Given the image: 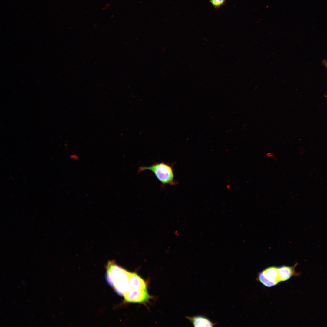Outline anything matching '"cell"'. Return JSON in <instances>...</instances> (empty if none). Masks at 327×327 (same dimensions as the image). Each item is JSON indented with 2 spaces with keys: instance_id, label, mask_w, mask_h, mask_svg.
I'll return each mask as SVG.
<instances>
[{
  "instance_id": "277c9868",
  "label": "cell",
  "mask_w": 327,
  "mask_h": 327,
  "mask_svg": "<svg viewBox=\"0 0 327 327\" xmlns=\"http://www.w3.org/2000/svg\"><path fill=\"white\" fill-rule=\"evenodd\" d=\"M186 318L195 327H213L216 325L208 318L202 316H187Z\"/></svg>"
},
{
  "instance_id": "6da1fadb",
  "label": "cell",
  "mask_w": 327,
  "mask_h": 327,
  "mask_svg": "<svg viewBox=\"0 0 327 327\" xmlns=\"http://www.w3.org/2000/svg\"><path fill=\"white\" fill-rule=\"evenodd\" d=\"M106 279L109 284L119 295L124 296L130 289V272L109 261L106 266Z\"/></svg>"
},
{
  "instance_id": "5b68a950",
  "label": "cell",
  "mask_w": 327,
  "mask_h": 327,
  "mask_svg": "<svg viewBox=\"0 0 327 327\" xmlns=\"http://www.w3.org/2000/svg\"><path fill=\"white\" fill-rule=\"evenodd\" d=\"M295 265L292 267L283 266L278 267V272L280 281H286L293 276L296 275Z\"/></svg>"
},
{
  "instance_id": "3957f363",
  "label": "cell",
  "mask_w": 327,
  "mask_h": 327,
  "mask_svg": "<svg viewBox=\"0 0 327 327\" xmlns=\"http://www.w3.org/2000/svg\"><path fill=\"white\" fill-rule=\"evenodd\" d=\"M259 281L264 286L271 287L274 286L280 281L278 272V267H269L259 273Z\"/></svg>"
},
{
  "instance_id": "8992f818",
  "label": "cell",
  "mask_w": 327,
  "mask_h": 327,
  "mask_svg": "<svg viewBox=\"0 0 327 327\" xmlns=\"http://www.w3.org/2000/svg\"><path fill=\"white\" fill-rule=\"evenodd\" d=\"M210 3L215 8H218L223 5L225 0H209Z\"/></svg>"
},
{
  "instance_id": "52a82bcc",
  "label": "cell",
  "mask_w": 327,
  "mask_h": 327,
  "mask_svg": "<svg viewBox=\"0 0 327 327\" xmlns=\"http://www.w3.org/2000/svg\"><path fill=\"white\" fill-rule=\"evenodd\" d=\"M322 63L325 66L327 69V60H324L322 62Z\"/></svg>"
},
{
  "instance_id": "7a4b0ae2",
  "label": "cell",
  "mask_w": 327,
  "mask_h": 327,
  "mask_svg": "<svg viewBox=\"0 0 327 327\" xmlns=\"http://www.w3.org/2000/svg\"><path fill=\"white\" fill-rule=\"evenodd\" d=\"M173 165L163 162L155 163L150 166L140 167L138 172L140 173L146 170H150L154 173L161 183L162 187L166 185H175L177 184V182L174 179Z\"/></svg>"
}]
</instances>
